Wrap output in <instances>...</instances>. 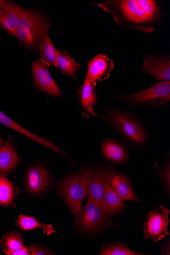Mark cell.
Returning a JSON list of instances; mask_svg holds the SVG:
<instances>
[{
  "label": "cell",
  "instance_id": "f1b7e54d",
  "mask_svg": "<svg viewBox=\"0 0 170 255\" xmlns=\"http://www.w3.org/2000/svg\"><path fill=\"white\" fill-rule=\"evenodd\" d=\"M7 2L8 1H4V0H0V8L6 5Z\"/></svg>",
  "mask_w": 170,
  "mask_h": 255
},
{
  "label": "cell",
  "instance_id": "ac0fdd59",
  "mask_svg": "<svg viewBox=\"0 0 170 255\" xmlns=\"http://www.w3.org/2000/svg\"><path fill=\"white\" fill-rule=\"evenodd\" d=\"M23 10L15 3L8 2L0 8V26L13 35Z\"/></svg>",
  "mask_w": 170,
  "mask_h": 255
},
{
  "label": "cell",
  "instance_id": "7c38bea8",
  "mask_svg": "<svg viewBox=\"0 0 170 255\" xmlns=\"http://www.w3.org/2000/svg\"><path fill=\"white\" fill-rule=\"evenodd\" d=\"M32 69L34 82L39 90L56 98L63 96L46 66L37 61L32 63Z\"/></svg>",
  "mask_w": 170,
  "mask_h": 255
},
{
  "label": "cell",
  "instance_id": "44dd1931",
  "mask_svg": "<svg viewBox=\"0 0 170 255\" xmlns=\"http://www.w3.org/2000/svg\"><path fill=\"white\" fill-rule=\"evenodd\" d=\"M47 33L39 46L40 60L39 61L47 68L56 66L57 51L54 47Z\"/></svg>",
  "mask_w": 170,
  "mask_h": 255
},
{
  "label": "cell",
  "instance_id": "52a82bcc",
  "mask_svg": "<svg viewBox=\"0 0 170 255\" xmlns=\"http://www.w3.org/2000/svg\"><path fill=\"white\" fill-rule=\"evenodd\" d=\"M57 192L64 201L68 211L75 216L81 210L87 191L82 171L72 173L61 180Z\"/></svg>",
  "mask_w": 170,
  "mask_h": 255
},
{
  "label": "cell",
  "instance_id": "ba28073f",
  "mask_svg": "<svg viewBox=\"0 0 170 255\" xmlns=\"http://www.w3.org/2000/svg\"><path fill=\"white\" fill-rule=\"evenodd\" d=\"M170 211L163 205L148 213L143 223V236L145 239L158 243L168 235L170 221Z\"/></svg>",
  "mask_w": 170,
  "mask_h": 255
},
{
  "label": "cell",
  "instance_id": "277c9868",
  "mask_svg": "<svg viewBox=\"0 0 170 255\" xmlns=\"http://www.w3.org/2000/svg\"><path fill=\"white\" fill-rule=\"evenodd\" d=\"M50 28V22L40 13L23 10L13 35L27 47L35 49L41 44Z\"/></svg>",
  "mask_w": 170,
  "mask_h": 255
},
{
  "label": "cell",
  "instance_id": "4fadbf2b",
  "mask_svg": "<svg viewBox=\"0 0 170 255\" xmlns=\"http://www.w3.org/2000/svg\"><path fill=\"white\" fill-rule=\"evenodd\" d=\"M87 73L96 85L109 79L114 68V61L106 55L99 54L89 61Z\"/></svg>",
  "mask_w": 170,
  "mask_h": 255
},
{
  "label": "cell",
  "instance_id": "5b68a950",
  "mask_svg": "<svg viewBox=\"0 0 170 255\" xmlns=\"http://www.w3.org/2000/svg\"><path fill=\"white\" fill-rule=\"evenodd\" d=\"M117 165L100 161L81 170L84 174L88 199L100 204L117 172Z\"/></svg>",
  "mask_w": 170,
  "mask_h": 255
},
{
  "label": "cell",
  "instance_id": "6da1fadb",
  "mask_svg": "<svg viewBox=\"0 0 170 255\" xmlns=\"http://www.w3.org/2000/svg\"><path fill=\"white\" fill-rule=\"evenodd\" d=\"M94 4L111 14L119 26L145 33L155 31L163 19L161 3L157 0H110Z\"/></svg>",
  "mask_w": 170,
  "mask_h": 255
},
{
  "label": "cell",
  "instance_id": "d4e9b609",
  "mask_svg": "<svg viewBox=\"0 0 170 255\" xmlns=\"http://www.w3.org/2000/svg\"><path fill=\"white\" fill-rule=\"evenodd\" d=\"M155 167L158 169L161 179V187L169 198H170V153L164 163L159 165L155 162Z\"/></svg>",
  "mask_w": 170,
  "mask_h": 255
},
{
  "label": "cell",
  "instance_id": "2e32d148",
  "mask_svg": "<svg viewBox=\"0 0 170 255\" xmlns=\"http://www.w3.org/2000/svg\"><path fill=\"white\" fill-rule=\"evenodd\" d=\"M100 206L105 214L112 219L124 216L128 209L125 201L110 186L101 200Z\"/></svg>",
  "mask_w": 170,
  "mask_h": 255
},
{
  "label": "cell",
  "instance_id": "f546056e",
  "mask_svg": "<svg viewBox=\"0 0 170 255\" xmlns=\"http://www.w3.org/2000/svg\"><path fill=\"white\" fill-rule=\"evenodd\" d=\"M5 142L3 141L1 136H0V147L3 146Z\"/></svg>",
  "mask_w": 170,
  "mask_h": 255
},
{
  "label": "cell",
  "instance_id": "8992f818",
  "mask_svg": "<svg viewBox=\"0 0 170 255\" xmlns=\"http://www.w3.org/2000/svg\"><path fill=\"white\" fill-rule=\"evenodd\" d=\"M117 98L132 109H159L170 101V81L159 82L154 86Z\"/></svg>",
  "mask_w": 170,
  "mask_h": 255
},
{
  "label": "cell",
  "instance_id": "d6986e66",
  "mask_svg": "<svg viewBox=\"0 0 170 255\" xmlns=\"http://www.w3.org/2000/svg\"><path fill=\"white\" fill-rule=\"evenodd\" d=\"M19 161L13 147L5 142L0 147V176H4L11 171Z\"/></svg>",
  "mask_w": 170,
  "mask_h": 255
},
{
  "label": "cell",
  "instance_id": "9a60e30c",
  "mask_svg": "<svg viewBox=\"0 0 170 255\" xmlns=\"http://www.w3.org/2000/svg\"><path fill=\"white\" fill-rule=\"evenodd\" d=\"M110 187L124 201L141 203L136 194L129 174L117 172L111 181Z\"/></svg>",
  "mask_w": 170,
  "mask_h": 255
},
{
  "label": "cell",
  "instance_id": "9c48e42d",
  "mask_svg": "<svg viewBox=\"0 0 170 255\" xmlns=\"http://www.w3.org/2000/svg\"><path fill=\"white\" fill-rule=\"evenodd\" d=\"M101 155L109 163L127 166L132 159L131 148L114 137L105 139L101 145Z\"/></svg>",
  "mask_w": 170,
  "mask_h": 255
},
{
  "label": "cell",
  "instance_id": "30bf717a",
  "mask_svg": "<svg viewBox=\"0 0 170 255\" xmlns=\"http://www.w3.org/2000/svg\"><path fill=\"white\" fill-rule=\"evenodd\" d=\"M142 68L159 82L170 81V55L145 54Z\"/></svg>",
  "mask_w": 170,
  "mask_h": 255
},
{
  "label": "cell",
  "instance_id": "484cf974",
  "mask_svg": "<svg viewBox=\"0 0 170 255\" xmlns=\"http://www.w3.org/2000/svg\"><path fill=\"white\" fill-rule=\"evenodd\" d=\"M14 188L12 183L6 177L0 176V204L10 205L14 200Z\"/></svg>",
  "mask_w": 170,
  "mask_h": 255
},
{
  "label": "cell",
  "instance_id": "83f0119b",
  "mask_svg": "<svg viewBox=\"0 0 170 255\" xmlns=\"http://www.w3.org/2000/svg\"><path fill=\"white\" fill-rule=\"evenodd\" d=\"M161 250L163 255H170V235L167 236Z\"/></svg>",
  "mask_w": 170,
  "mask_h": 255
},
{
  "label": "cell",
  "instance_id": "ffe728a7",
  "mask_svg": "<svg viewBox=\"0 0 170 255\" xmlns=\"http://www.w3.org/2000/svg\"><path fill=\"white\" fill-rule=\"evenodd\" d=\"M81 65L77 63L67 52L57 51V57L55 67L65 76H68L77 80V72Z\"/></svg>",
  "mask_w": 170,
  "mask_h": 255
},
{
  "label": "cell",
  "instance_id": "7a4b0ae2",
  "mask_svg": "<svg viewBox=\"0 0 170 255\" xmlns=\"http://www.w3.org/2000/svg\"><path fill=\"white\" fill-rule=\"evenodd\" d=\"M105 114L100 119L109 127L114 135L131 148L142 150L147 148L151 137L150 128L145 121L133 112L106 106Z\"/></svg>",
  "mask_w": 170,
  "mask_h": 255
},
{
  "label": "cell",
  "instance_id": "e0dca14e",
  "mask_svg": "<svg viewBox=\"0 0 170 255\" xmlns=\"http://www.w3.org/2000/svg\"><path fill=\"white\" fill-rule=\"evenodd\" d=\"M0 124L2 125L7 128H10L23 135H25L32 140L54 151L63 155L71 162L73 161L68 155L67 153L64 151L61 147L50 141H48L46 139L40 137L34 134L25 128H22L18 124L14 122L4 114L2 111H0Z\"/></svg>",
  "mask_w": 170,
  "mask_h": 255
},
{
  "label": "cell",
  "instance_id": "603a6c76",
  "mask_svg": "<svg viewBox=\"0 0 170 255\" xmlns=\"http://www.w3.org/2000/svg\"><path fill=\"white\" fill-rule=\"evenodd\" d=\"M98 255H145L132 250L130 247L119 242H109L102 246Z\"/></svg>",
  "mask_w": 170,
  "mask_h": 255
},
{
  "label": "cell",
  "instance_id": "4316f807",
  "mask_svg": "<svg viewBox=\"0 0 170 255\" xmlns=\"http://www.w3.org/2000/svg\"><path fill=\"white\" fill-rule=\"evenodd\" d=\"M29 250L32 255H55L54 252L39 246H32L29 247Z\"/></svg>",
  "mask_w": 170,
  "mask_h": 255
},
{
  "label": "cell",
  "instance_id": "5bb4252c",
  "mask_svg": "<svg viewBox=\"0 0 170 255\" xmlns=\"http://www.w3.org/2000/svg\"><path fill=\"white\" fill-rule=\"evenodd\" d=\"M95 86L96 85L86 73L83 84L79 91L82 116L85 119H89L91 117L100 118V115L94 110L95 106L98 103Z\"/></svg>",
  "mask_w": 170,
  "mask_h": 255
},
{
  "label": "cell",
  "instance_id": "7402d4cb",
  "mask_svg": "<svg viewBox=\"0 0 170 255\" xmlns=\"http://www.w3.org/2000/svg\"><path fill=\"white\" fill-rule=\"evenodd\" d=\"M17 226L22 231L34 230L37 228H41L43 233L49 236L56 233V231L51 224L46 225L39 222L34 217L25 215H20L16 222Z\"/></svg>",
  "mask_w": 170,
  "mask_h": 255
},
{
  "label": "cell",
  "instance_id": "cb8c5ba5",
  "mask_svg": "<svg viewBox=\"0 0 170 255\" xmlns=\"http://www.w3.org/2000/svg\"><path fill=\"white\" fill-rule=\"evenodd\" d=\"M3 252L8 255L24 246L23 238L18 232L11 231L6 234L0 241Z\"/></svg>",
  "mask_w": 170,
  "mask_h": 255
},
{
  "label": "cell",
  "instance_id": "8fae6325",
  "mask_svg": "<svg viewBox=\"0 0 170 255\" xmlns=\"http://www.w3.org/2000/svg\"><path fill=\"white\" fill-rule=\"evenodd\" d=\"M52 180L49 172L40 166H31L25 176V187L28 192L38 195L49 188Z\"/></svg>",
  "mask_w": 170,
  "mask_h": 255
},
{
  "label": "cell",
  "instance_id": "3957f363",
  "mask_svg": "<svg viewBox=\"0 0 170 255\" xmlns=\"http://www.w3.org/2000/svg\"><path fill=\"white\" fill-rule=\"evenodd\" d=\"M74 226L77 233L85 238L95 239L116 225L108 217L100 204L88 199L85 206L74 216Z\"/></svg>",
  "mask_w": 170,
  "mask_h": 255
}]
</instances>
